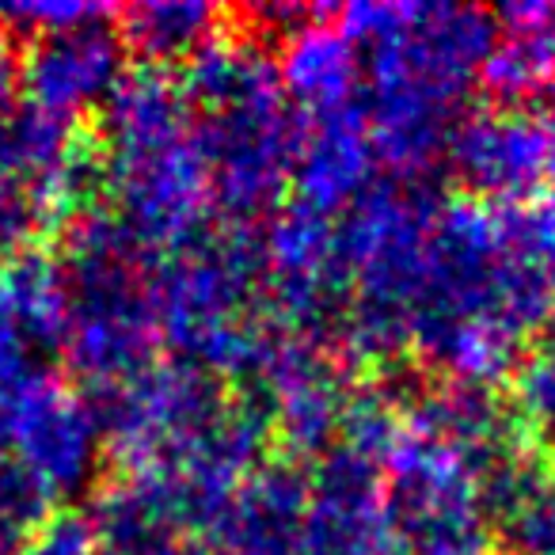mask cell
<instances>
[{
  "mask_svg": "<svg viewBox=\"0 0 555 555\" xmlns=\"http://www.w3.org/2000/svg\"><path fill=\"white\" fill-rule=\"evenodd\" d=\"M499 236L514 259L555 282V198H525L509 206H494Z\"/></svg>",
  "mask_w": 555,
  "mask_h": 555,
  "instance_id": "19",
  "label": "cell"
},
{
  "mask_svg": "<svg viewBox=\"0 0 555 555\" xmlns=\"http://www.w3.org/2000/svg\"><path fill=\"white\" fill-rule=\"evenodd\" d=\"M62 232L57 262L69 289L62 358L88 392H100L156 362L160 332L149 297L156 255L107 202L77 214Z\"/></svg>",
  "mask_w": 555,
  "mask_h": 555,
  "instance_id": "1",
  "label": "cell"
},
{
  "mask_svg": "<svg viewBox=\"0 0 555 555\" xmlns=\"http://www.w3.org/2000/svg\"><path fill=\"white\" fill-rule=\"evenodd\" d=\"M0 446L27 464L57 499L88 491L103 461L92 403L54 370L0 392Z\"/></svg>",
  "mask_w": 555,
  "mask_h": 555,
  "instance_id": "5",
  "label": "cell"
},
{
  "mask_svg": "<svg viewBox=\"0 0 555 555\" xmlns=\"http://www.w3.org/2000/svg\"><path fill=\"white\" fill-rule=\"evenodd\" d=\"M247 392L262 403L270 438L282 446L286 461L301 464L335 446L350 380L327 350L282 332Z\"/></svg>",
  "mask_w": 555,
  "mask_h": 555,
  "instance_id": "8",
  "label": "cell"
},
{
  "mask_svg": "<svg viewBox=\"0 0 555 555\" xmlns=\"http://www.w3.org/2000/svg\"><path fill=\"white\" fill-rule=\"evenodd\" d=\"M118 9L111 4H92V0H16L0 4V24L12 35H31V39H50V35L77 31V27L115 20Z\"/></svg>",
  "mask_w": 555,
  "mask_h": 555,
  "instance_id": "22",
  "label": "cell"
},
{
  "mask_svg": "<svg viewBox=\"0 0 555 555\" xmlns=\"http://www.w3.org/2000/svg\"><path fill=\"white\" fill-rule=\"evenodd\" d=\"M69 324V289L57 255L42 247L0 262V392L50 370Z\"/></svg>",
  "mask_w": 555,
  "mask_h": 555,
  "instance_id": "11",
  "label": "cell"
},
{
  "mask_svg": "<svg viewBox=\"0 0 555 555\" xmlns=\"http://www.w3.org/2000/svg\"><path fill=\"white\" fill-rule=\"evenodd\" d=\"M20 92H24V54L16 47V35L0 24V126L20 107Z\"/></svg>",
  "mask_w": 555,
  "mask_h": 555,
  "instance_id": "27",
  "label": "cell"
},
{
  "mask_svg": "<svg viewBox=\"0 0 555 555\" xmlns=\"http://www.w3.org/2000/svg\"><path fill=\"white\" fill-rule=\"evenodd\" d=\"M494 525L509 555H555V479L540 476Z\"/></svg>",
  "mask_w": 555,
  "mask_h": 555,
  "instance_id": "21",
  "label": "cell"
},
{
  "mask_svg": "<svg viewBox=\"0 0 555 555\" xmlns=\"http://www.w3.org/2000/svg\"><path fill=\"white\" fill-rule=\"evenodd\" d=\"M278 80L305 118L332 115L362 103V54L332 20H317L282 39Z\"/></svg>",
  "mask_w": 555,
  "mask_h": 555,
  "instance_id": "17",
  "label": "cell"
},
{
  "mask_svg": "<svg viewBox=\"0 0 555 555\" xmlns=\"http://www.w3.org/2000/svg\"><path fill=\"white\" fill-rule=\"evenodd\" d=\"M262 282L267 262L255 224H209L194 240L156 255L149 297L160 343L198 365L224 335L259 317Z\"/></svg>",
  "mask_w": 555,
  "mask_h": 555,
  "instance_id": "2",
  "label": "cell"
},
{
  "mask_svg": "<svg viewBox=\"0 0 555 555\" xmlns=\"http://www.w3.org/2000/svg\"><path fill=\"white\" fill-rule=\"evenodd\" d=\"M415 16V4H396V0H354L335 9V27L347 35L354 47H380L396 39Z\"/></svg>",
  "mask_w": 555,
  "mask_h": 555,
  "instance_id": "25",
  "label": "cell"
},
{
  "mask_svg": "<svg viewBox=\"0 0 555 555\" xmlns=\"http://www.w3.org/2000/svg\"><path fill=\"white\" fill-rule=\"evenodd\" d=\"M27 555H100V544H95V532L85 514H77V509H57V514L31 537Z\"/></svg>",
  "mask_w": 555,
  "mask_h": 555,
  "instance_id": "26",
  "label": "cell"
},
{
  "mask_svg": "<svg viewBox=\"0 0 555 555\" xmlns=\"http://www.w3.org/2000/svg\"><path fill=\"white\" fill-rule=\"evenodd\" d=\"M115 20L126 54H138L141 65H160V69L186 62L221 31V9L209 0H141Z\"/></svg>",
  "mask_w": 555,
  "mask_h": 555,
  "instance_id": "18",
  "label": "cell"
},
{
  "mask_svg": "<svg viewBox=\"0 0 555 555\" xmlns=\"http://www.w3.org/2000/svg\"><path fill=\"white\" fill-rule=\"evenodd\" d=\"M305 555H400L380 464L332 446L309 472Z\"/></svg>",
  "mask_w": 555,
  "mask_h": 555,
  "instance_id": "10",
  "label": "cell"
},
{
  "mask_svg": "<svg viewBox=\"0 0 555 555\" xmlns=\"http://www.w3.org/2000/svg\"><path fill=\"white\" fill-rule=\"evenodd\" d=\"M122 73L126 47L111 20H100L77 31L35 39L24 54V92L35 107L80 118L85 111L103 107Z\"/></svg>",
  "mask_w": 555,
  "mask_h": 555,
  "instance_id": "12",
  "label": "cell"
},
{
  "mask_svg": "<svg viewBox=\"0 0 555 555\" xmlns=\"http://www.w3.org/2000/svg\"><path fill=\"white\" fill-rule=\"evenodd\" d=\"M544 335H547V343H552L547 350H555V297H552V309H547V317H544Z\"/></svg>",
  "mask_w": 555,
  "mask_h": 555,
  "instance_id": "32",
  "label": "cell"
},
{
  "mask_svg": "<svg viewBox=\"0 0 555 555\" xmlns=\"http://www.w3.org/2000/svg\"><path fill=\"white\" fill-rule=\"evenodd\" d=\"M400 555H491V537H472V540H449V544L430 547H408Z\"/></svg>",
  "mask_w": 555,
  "mask_h": 555,
  "instance_id": "28",
  "label": "cell"
},
{
  "mask_svg": "<svg viewBox=\"0 0 555 555\" xmlns=\"http://www.w3.org/2000/svg\"><path fill=\"white\" fill-rule=\"evenodd\" d=\"M309 472L294 461H267L236 487L206 540L214 555H305Z\"/></svg>",
  "mask_w": 555,
  "mask_h": 555,
  "instance_id": "13",
  "label": "cell"
},
{
  "mask_svg": "<svg viewBox=\"0 0 555 555\" xmlns=\"http://www.w3.org/2000/svg\"><path fill=\"white\" fill-rule=\"evenodd\" d=\"M103 164H107V206L153 255L171 251L209 229L214 198L191 138Z\"/></svg>",
  "mask_w": 555,
  "mask_h": 555,
  "instance_id": "7",
  "label": "cell"
},
{
  "mask_svg": "<svg viewBox=\"0 0 555 555\" xmlns=\"http://www.w3.org/2000/svg\"><path fill=\"white\" fill-rule=\"evenodd\" d=\"M380 472H385L388 517L400 552L487 537L476 472L456 449L408 426Z\"/></svg>",
  "mask_w": 555,
  "mask_h": 555,
  "instance_id": "6",
  "label": "cell"
},
{
  "mask_svg": "<svg viewBox=\"0 0 555 555\" xmlns=\"http://www.w3.org/2000/svg\"><path fill=\"white\" fill-rule=\"evenodd\" d=\"M544 183L555 186V122H552V145H547V164H544Z\"/></svg>",
  "mask_w": 555,
  "mask_h": 555,
  "instance_id": "31",
  "label": "cell"
},
{
  "mask_svg": "<svg viewBox=\"0 0 555 555\" xmlns=\"http://www.w3.org/2000/svg\"><path fill=\"white\" fill-rule=\"evenodd\" d=\"M506 408L529 438H555V350L517 362L509 373Z\"/></svg>",
  "mask_w": 555,
  "mask_h": 555,
  "instance_id": "20",
  "label": "cell"
},
{
  "mask_svg": "<svg viewBox=\"0 0 555 555\" xmlns=\"http://www.w3.org/2000/svg\"><path fill=\"white\" fill-rule=\"evenodd\" d=\"M100 555H111V552H100Z\"/></svg>",
  "mask_w": 555,
  "mask_h": 555,
  "instance_id": "33",
  "label": "cell"
},
{
  "mask_svg": "<svg viewBox=\"0 0 555 555\" xmlns=\"http://www.w3.org/2000/svg\"><path fill=\"white\" fill-rule=\"evenodd\" d=\"M377 183V153L362 103L305 118L301 145L294 156L297 198L324 214H339Z\"/></svg>",
  "mask_w": 555,
  "mask_h": 555,
  "instance_id": "14",
  "label": "cell"
},
{
  "mask_svg": "<svg viewBox=\"0 0 555 555\" xmlns=\"http://www.w3.org/2000/svg\"><path fill=\"white\" fill-rule=\"evenodd\" d=\"M27 544H31V532L0 517V555H27Z\"/></svg>",
  "mask_w": 555,
  "mask_h": 555,
  "instance_id": "29",
  "label": "cell"
},
{
  "mask_svg": "<svg viewBox=\"0 0 555 555\" xmlns=\"http://www.w3.org/2000/svg\"><path fill=\"white\" fill-rule=\"evenodd\" d=\"M47 229L35 191L0 160V262L27 251L31 240Z\"/></svg>",
  "mask_w": 555,
  "mask_h": 555,
  "instance_id": "24",
  "label": "cell"
},
{
  "mask_svg": "<svg viewBox=\"0 0 555 555\" xmlns=\"http://www.w3.org/2000/svg\"><path fill=\"white\" fill-rule=\"evenodd\" d=\"M100 423L103 453L122 472H149L176 464L229 403L221 380L194 362L171 358L133 373L122 385L88 392Z\"/></svg>",
  "mask_w": 555,
  "mask_h": 555,
  "instance_id": "3",
  "label": "cell"
},
{
  "mask_svg": "<svg viewBox=\"0 0 555 555\" xmlns=\"http://www.w3.org/2000/svg\"><path fill=\"white\" fill-rule=\"evenodd\" d=\"M179 85L191 107H202L206 115L286 100L278 80V57L270 54L267 42L255 39L251 31H224V27L186 57Z\"/></svg>",
  "mask_w": 555,
  "mask_h": 555,
  "instance_id": "16",
  "label": "cell"
},
{
  "mask_svg": "<svg viewBox=\"0 0 555 555\" xmlns=\"http://www.w3.org/2000/svg\"><path fill=\"white\" fill-rule=\"evenodd\" d=\"M153 555H214V547H209L206 540H191V537H183V540H171V544L156 547Z\"/></svg>",
  "mask_w": 555,
  "mask_h": 555,
  "instance_id": "30",
  "label": "cell"
},
{
  "mask_svg": "<svg viewBox=\"0 0 555 555\" xmlns=\"http://www.w3.org/2000/svg\"><path fill=\"white\" fill-rule=\"evenodd\" d=\"M552 118L529 107H483L468 111L449 138V164L468 198L487 206L537 198L544 183Z\"/></svg>",
  "mask_w": 555,
  "mask_h": 555,
  "instance_id": "9",
  "label": "cell"
},
{
  "mask_svg": "<svg viewBox=\"0 0 555 555\" xmlns=\"http://www.w3.org/2000/svg\"><path fill=\"white\" fill-rule=\"evenodd\" d=\"M301 126L305 115L289 111L286 100L202 115L191 126L194 153L209 179V198L224 221L251 224L255 217L282 206V194L294 183Z\"/></svg>",
  "mask_w": 555,
  "mask_h": 555,
  "instance_id": "4",
  "label": "cell"
},
{
  "mask_svg": "<svg viewBox=\"0 0 555 555\" xmlns=\"http://www.w3.org/2000/svg\"><path fill=\"white\" fill-rule=\"evenodd\" d=\"M191 100H186L179 73L160 65H126L118 85L100 107V141L103 160L153 153L191 138Z\"/></svg>",
  "mask_w": 555,
  "mask_h": 555,
  "instance_id": "15",
  "label": "cell"
},
{
  "mask_svg": "<svg viewBox=\"0 0 555 555\" xmlns=\"http://www.w3.org/2000/svg\"><path fill=\"white\" fill-rule=\"evenodd\" d=\"M0 453H4V446H0Z\"/></svg>",
  "mask_w": 555,
  "mask_h": 555,
  "instance_id": "34",
  "label": "cell"
},
{
  "mask_svg": "<svg viewBox=\"0 0 555 555\" xmlns=\"http://www.w3.org/2000/svg\"><path fill=\"white\" fill-rule=\"evenodd\" d=\"M57 514V494L12 453H0V517L24 532H39Z\"/></svg>",
  "mask_w": 555,
  "mask_h": 555,
  "instance_id": "23",
  "label": "cell"
}]
</instances>
